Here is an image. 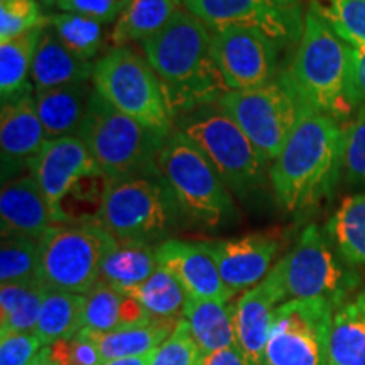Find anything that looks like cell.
Returning a JSON list of instances; mask_svg holds the SVG:
<instances>
[{
    "label": "cell",
    "instance_id": "cell-1",
    "mask_svg": "<svg viewBox=\"0 0 365 365\" xmlns=\"http://www.w3.org/2000/svg\"><path fill=\"white\" fill-rule=\"evenodd\" d=\"M140 49L161 81L173 120L230 91L213 56L212 29L185 7Z\"/></svg>",
    "mask_w": 365,
    "mask_h": 365
},
{
    "label": "cell",
    "instance_id": "cell-2",
    "mask_svg": "<svg viewBox=\"0 0 365 365\" xmlns=\"http://www.w3.org/2000/svg\"><path fill=\"white\" fill-rule=\"evenodd\" d=\"M344 171V125L299 105V117L284 148L269 168L276 202L287 212L318 205Z\"/></svg>",
    "mask_w": 365,
    "mask_h": 365
},
{
    "label": "cell",
    "instance_id": "cell-3",
    "mask_svg": "<svg viewBox=\"0 0 365 365\" xmlns=\"http://www.w3.org/2000/svg\"><path fill=\"white\" fill-rule=\"evenodd\" d=\"M279 76L299 105L325 113L341 125L349 124L360 108L350 46L309 7L291 65Z\"/></svg>",
    "mask_w": 365,
    "mask_h": 365
},
{
    "label": "cell",
    "instance_id": "cell-4",
    "mask_svg": "<svg viewBox=\"0 0 365 365\" xmlns=\"http://www.w3.org/2000/svg\"><path fill=\"white\" fill-rule=\"evenodd\" d=\"M182 217L161 173L107 180L97 222L117 240L154 242L168 235Z\"/></svg>",
    "mask_w": 365,
    "mask_h": 365
},
{
    "label": "cell",
    "instance_id": "cell-5",
    "mask_svg": "<svg viewBox=\"0 0 365 365\" xmlns=\"http://www.w3.org/2000/svg\"><path fill=\"white\" fill-rule=\"evenodd\" d=\"M168 135L118 112L97 91L78 132L107 180L159 173V154Z\"/></svg>",
    "mask_w": 365,
    "mask_h": 365
},
{
    "label": "cell",
    "instance_id": "cell-6",
    "mask_svg": "<svg viewBox=\"0 0 365 365\" xmlns=\"http://www.w3.org/2000/svg\"><path fill=\"white\" fill-rule=\"evenodd\" d=\"M173 129L202 150L234 196L245 200L262 190L271 166L218 102L176 117Z\"/></svg>",
    "mask_w": 365,
    "mask_h": 365
},
{
    "label": "cell",
    "instance_id": "cell-7",
    "mask_svg": "<svg viewBox=\"0 0 365 365\" xmlns=\"http://www.w3.org/2000/svg\"><path fill=\"white\" fill-rule=\"evenodd\" d=\"M158 166L181 213L190 220L208 228L235 220L234 193L202 150L178 129L166 137Z\"/></svg>",
    "mask_w": 365,
    "mask_h": 365
},
{
    "label": "cell",
    "instance_id": "cell-8",
    "mask_svg": "<svg viewBox=\"0 0 365 365\" xmlns=\"http://www.w3.org/2000/svg\"><path fill=\"white\" fill-rule=\"evenodd\" d=\"M91 83L105 102L140 124L166 135L175 127L156 71L132 46L112 48L98 58Z\"/></svg>",
    "mask_w": 365,
    "mask_h": 365
},
{
    "label": "cell",
    "instance_id": "cell-9",
    "mask_svg": "<svg viewBox=\"0 0 365 365\" xmlns=\"http://www.w3.org/2000/svg\"><path fill=\"white\" fill-rule=\"evenodd\" d=\"M115 244V237L98 222L54 225L41 239L39 281L48 289L90 293Z\"/></svg>",
    "mask_w": 365,
    "mask_h": 365
},
{
    "label": "cell",
    "instance_id": "cell-10",
    "mask_svg": "<svg viewBox=\"0 0 365 365\" xmlns=\"http://www.w3.org/2000/svg\"><path fill=\"white\" fill-rule=\"evenodd\" d=\"M286 301L323 298L339 304L359 289L362 277L336 252L330 237L317 225L301 232L294 247L274 264Z\"/></svg>",
    "mask_w": 365,
    "mask_h": 365
},
{
    "label": "cell",
    "instance_id": "cell-11",
    "mask_svg": "<svg viewBox=\"0 0 365 365\" xmlns=\"http://www.w3.org/2000/svg\"><path fill=\"white\" fill-rule=\"evenodd\" d=\"M269 166L276 161L299 117V103L281 76L250 90H230L218 100Z\"/></svg>",
    "mask_w": 365,
    "mask_h": 365
},
{
    "label": "cell",
    "instance_id": "cell-12",
    "mask_svg": "<svg viewBox=\"0 0 365 365\" xmlns=\"http://www.w3.org/2000/svg\"><path fill=\"white\" fill-rule=\"evenodd\" d=\"M335 304L323 298L289 299L274 314L262 365H327Z\"/></svg>",
    "mask_w": 365,
    "mask_h": 365
},
{
    "label": "cell",
    "instance_id": "cell-13",
    "mask_svg": "<svg viewBox=\"0 0 365 365\" xmlns=\"http://www.w3.org/2000/svg\"><path fill=\"white\" fill-rule=\"evenodd\" d=\"M181 7L210 29H252L281 48L299 43L307 16L301 0H181Z\"/></svg>",
    "mask_w": 365,
    "mask_h": 365
},
{
    "label": "cell",
    "instance_id": "cell-14",
    "mask_svg": "<svg viewBox=\"0 0 365 365\" xmlns=\"http://www.w3.org/2000/svg\"><path fill=\"white\" fill-rule=\"evenodd\" d=\"M279 44L252 29H212V49L230 90H250L276 78Z\"/></svg>",
    "mask_w": 365,
    "mask_h": 365
},
{
    "label": "cell",
    "instance_id": "cell-15",
    "mask_svg": "<svg viewBox=\"0 0 365 365\" xmlns=\"http://www.w3.org/2000/svg\"><path fill=\"white\" fill-rule=\"evenodd\" d=\"M98 173V164L78 135L49 139L31 166L58 225L63 223L61 203L81 181Z\"/></svg>",
    "mask_w": 365,
    "mask_h": 365
},
{
    "label": "cell",
    "instance_id": "cell-16",
    "mask_svg": "<svg viewBox=\"0 0 365 365\" xmlns=\"http://www.w3.org/2000/svg\"><path fill=\"white\" fill-rule=\"evenodd\" d=\"M202 244L215 261L223 282L237 294L266 279L279 250V237L254 232L234 239L202 240Z\"/></svg>",
    "mask_w": 365,
    "mask_h": 365
},
{
    "label": "cell",
    "instance_id": "cell-17",
    "mask_svg": "<svg viewBox=\"0 0 365 365\" xmlns=\"http://www.w3.org/2000/svg\"><path fill=\"white\" fill-rule=\"evenodd\" d=\"M44 125L36 110L34 90L2 103L0 112V156L2 185L29 175L34 159L48 143Z\"/></svg>",
    "mask_w": 365,
    "mask_h": 365
},
{
    "label": "cell",
    "instance_id": "cell-18",
    "mask_svg": "<svg viewBox=\"0 0 365 365\" xmlns=\"http://www.w3.org/2000/svg\"><path fill=\"white\" fill-rule=\"evenodd\" d=\"M282 303L286 296L272 267L266 279L242 293L234 304L237 345L249 365H262L274 314Z\"/></svg>",
    "mask_w": 365,
    "mask_h": 365
},
{
    "label": "cell",
    "instance_id": "cell-19",
    "mask_svg": "<svg viewBox=\"0 0 365 365\" xmlns=\"http://www.w3.org/2000/svg\"><path fill=\"white\" fill-rule=\"evenodd\" d=\"M158 264L185 287L190 299L230 301L234 293L223 282L213 257L202 242L168 239L156 247Z\"/></svg>",
    "mask_w": 365,
    "mask_h": 365
},
{
    "label": "cell",
    "instance_id": "cell-20",
    "mask_svg": "<svg viewBox=\"0 0 365 365\" xmlns=\"http://www.w3.org/2000/svg\"><path fill=\"white\" fill-rule=\"evenodd\" d=\"M0 225L2 237H26L34 240H41L58 225L51 205L31 173L2 185Z\"/></svg>",
    "mask_w": 365,
    "mask_h": 365
},
{
    "label": "cell",
    "instance_id": "cell-21",
    "mask_svg": "<svg viewBox=\"0 0 365 365\" xmlns=\"http://www.w3.org/2000/svg\"><path fill=\"white\" fill-rule=\"evenodd\" d=\"M93 93L91 81L34 91L36 110L48 139L78 135Z\"/></svg>",
    "mask_w": 365,
    "mask_h": 365
},
{
    "label": "cell",
    "instance_id": "cell-22",
    "mask_svg": "<svg viewBox=\"0 0 365 365\" xmlns=\"http://www.w3.org/2000/svg\"><path fill=\"white\" fill-rule=\"evenodd\" d=\"M95 63L83 61L68 51L66 46L58 39L51 26H46L41 34L36 51L31 83L34 91H44L73 83L91 81Z\"/></svg>",
    "mask_w": 365,
    "mask_h": 365
},
{
    "label": "cell",
    "instance_id": "cell-23",
    "mask_svg": "<svg viewBox=\"0 0 365 365\" xmlns=\"http://www.w3.org/2000/svg\"><path fill=\"white\" fill-rule=\"evenodd\" d=\"M149 322H153V318L134 296L122 293L105 282L98 281L93 289L85 294L81 319V328L85 330L108 333L145 325Z\"/></svg>",
    "mask_w": 365,
    "mask_h": 365
},
{
    "label": "cell",
    "instance_id": "cell-24",
    "mask_svg": "<svg viewBox=\"0 0 365 365\" xmlns=\"http://www.w3.org/2000/svg\"><path fill=\"white\" fill-rule=\"evenodd\" d=\"M327 365H365V286L333 309Z\"/></svg>",
    "mask_w": 365,
    "mask_h": 365
},
{
    "label": "cell",
    "instance_id": "cell-25",
    "mask_svg": "<svg viewBox=\"0 0 365 365\" xmlns=\"http://www.w3.org/2000/svg\"><path fill=\"white\" fill-rule=\"evenodd\" d=\"M182 319L188 323L190 333L200 354L217 352L223 349H237L234 323V304L230 301L188 299Z\"/></svg>",
    "mask_w": 365,
    "mask_h": 365
},
{
    "label": "cell",
    "instance_id": "cell-26",
    "mask_svg": "<svg viewBox=\"0 0 365 365\" xmlns=\"http://www.w3.org/2000/svg\"><path fill=\"white\" fill-rule=\"evenodd\" d=\"M158 245L137 240H117L105 257L100 282L129 294L132 289L148 281L159 267Z\"/></svg>",
    "mask_w": 365,
    "mask_h": 365
},
{
    "label": "cell",
    "instance_id": "cell-27",
    "mask_svg": "<svg viewBox=\"0 0 365 365\" xmlns=\"http://www.w3.org/2000/svg\"><path fill=\"white\" fill-rule=\"evenodd\" d=\"M180 7L178 0H125L108 36L112 48L145 43L171 21Z\"/></svg>",
    "mask_w": 365,
    "mask_h": 365
},
{
    "label": "cell",
    "instance_id": "cell-28",
    "mask_svg": "<svg viewBox=\"0 0 365 365\" xmlns=\"http://www.w3.org/2000/svg\"><path fill=\"white\" fill-rule=\"evenodd\" d=\"M176 323L153 319V322L145 323V325L130 327L124 328V330H115L108 333L88 331L85 328L83 330L93 339L100 350V355H102V360L107 362V360L143 357V355L153 354L171 335Z\"/></svg>",
    "mask_w": 365,
    "mask_h": 365
},
{
    "label": "cell",
    "instance_id": "cell-29",
    "mask_svg": "<svg viewBox=\"0 0 365 365\" xmlns=\"http://www.w3.org/2000/svg\"><path fill=\"white\" fill-rule=\"evenodd\" d=\"M325 232L346 264L365 269V191L340 203Z\"/></svg>",
    "mask_w": 365,
    "mask_h": 365
},
{
    "label": "cell",
    "instance_id": "cell-30",
    "mask_svg": "<svg viewBox=\"0 0 365 365\" xmlns=\"http://www.w3.org/2000/svg\"><path fill=\"white\" fill-rule=\"evenodd\" d=\"M44 27L0 43V97L2 103L34 90L31 73Z\"/></svg>",
    "mask_w": 365,
    "mask_h": 365
},
{
    "label": "cell",
    "instance_id": "cell-31",
    "mask_svg": "<svg viewBox=\"0 0 365 365\" xmlns=\"http://www.w3.org/2000/svg\"><path fill=\"white\" fill-rule=\"evenodd\" d=\"M83 307L85 294L48 289L33 333L43 346L51 345L65 336L75 335L81 330Z\"/></svg>",
    "mask_w": 365,
    "mask_h": 365
},
{
    "label": "cell",
    "instance_id": "cell-32",
    "mask_svg": "<svg viewBox=\"0 0 365 365\" xmlns=\"http://www.w3.org/2000/svg\"><path fill=\"white\" fill-rule=\"evenodd\" d=\"M46 291L41 281L0 286V335L34 331Z\"/></svg>",
    "mask_w": 365,
    "mask_h": 365
},
{
    "label": "cell",
    "instance_id": "cell-33",
    "mask_svg": "<svg viewBox=\"0 0 365 365\" xmlns=\"http://www.w3.org/2000/svg\"><path fill=\"white\" fill-rule=\"evenodd\" d=\"M130 296L143 304L153 319L176 323L182 317L188 294L171 272L159 266L153 276L143 284L132 289Z\"/></svg>",
    "mask_w": 365,
    "mask_h": 365
},
{
    "label": "cell",
    "instance_id": "cell-34",
    "mask_svg": "<svg viewBox=\"0 0 365 365\" xmlns=\"http://www.w3.org/2000/svg\"><path fill=\"white\" fill-rule=\"evenodd\" d=\"M49 26L68 51L83 61H91L102 49L105 41V24L78 16V14L59 12L49 17Z\"/></svg>",
    "mask_w": 365,
    "mask_h": 365
},
{
    "label": "cell",
    "instance_id": "cell-35",
    "mask_svg": "<svg viewBox=\"0 0 365 365\" xmlns=\"http://www.w3.org/2000/svg\"><path fill=\"white\" fill-rule=\"evenodd\" d=\"M41 240L2 237L0 242V284L39 281Z\"/></svg>",
    "mask_w": 365,
    "mask_h": 365
},
{
    "label": "cell",
    "instance_id": "cell-36",
    "mask_svg": "<svg viewBox=\"0 0 365 365\" xmlns=\"http://www.w3.org/2000/svg\"><path fill=\"white\" fill-rule=\"evenodd\" d=\"M309 9L349 46L365 44V0H309Z\"/></svg>",
    "mask_w": 365,
    "mask_h": 365
},
{
    "label": "cell",
    "instance_id": "cell-37",
    "mask_svg": "<svg viewBox=\"0 0 365 365\" xmlns=\"http://www.w3.org/2000/svg\"><path fill=\"white\" fill-rule=\"evenodd\" d=\"M48 24L38 0H0V43Z\"/></svg>",
    "mask_w": 365,
    "mask_h": 365
},
{
    "label": "cell",
    "instance_id": "cell-38",
    "mask_svg": "<svg viewBox=\"0 0 365 365\" xmlns=\"http://www.w3.org/2000/svg\"><path fill=\"white\" fill-rule=\"evenodd\" d=\"M344 173L350 182L365 186V103L344 125Z\"/></svg>",
    "mask_w": 365,
    "mask_h": 365
},
{
    "label": "cell",
    "instance_id": "cell-39",
    "mask_svg": "<svg viewBox=\"0 0 365 365\" xmlns=\"http://www.w3.org/2000/svg\"><path fill=\"white\" fill-rule=\"evenodd\" d=\"M46 354L56 365H102V355L97 344L83 328L75 335L59 339L44 346Z\"/></svg>",
    "mask_w": 365,
    "mask_h": 365
},
{
    "label": "cell",
    "instance_id": "cell-40",
    "mask_svg": "<svg viewBox=\"0 0 365 365\" xmlns=\"http://www.w3.org/2000/svg\"><path fill=\"white\" fill-rule=\"evenodd\" d=\"M200 349L191 336L188 323L180 318L175 330L153 355L150 365H196Z\"/></svg>",
    "mask_w": 365,
    "mask_h": 365
},
{
    "label": "cell",
    "instance_id": "cell-41",
    "mask_svg": "<svg viewBox=\"0 0 365 365\" xmlns=\"http://www.w3.org/2000/svg\"><path fill=\"white\" fill-rule=\"evenodd\" d=\"M44 346L33 331L0 335V365H31Z\"/></svg>",
    "mask_w": 365,
    "mask_h": 365
},
{
    "label": "cell",
    "instance_id": "cell-42",
    "mask_svg": "<svg viewBox=\"0 0 365 365\" xmlns=\"http://www.w3.org/2000/svg\"><path fill=\"white\" fill-rule=\"evenodd\" d=\"M125 0H58L56 7L61 12L78 14L102 24H112L120 16Z\"/></svg>",
    "mask_w": 365,
    "mask_h": 365
},
{
    "label": "cell",
    "instance_id": "cell-43",
    "mask_svg": "<svg viewBox=\"0 0 365 365\" xmlns=\"http://www.w3.org/2000/svg\"><path fill=\"white\" fill-rule=\"evenodd\" d=\"M350 59H352V78L355 93L360 105L365 103V44L350 46Z\"/></svg>",
    "mask_w": 365,
    "mask_h": 365
},
{
    "label": "cell",
    "instance_id": "cell-44",
    "mask_svg": "<svg viewBox=\"0 0 365 365\" xmlns=\"http://www.w3.org/2000/svg\"><path fill=\"white\" fill-rule=\"evenodd\" d=\"M196 365H249L237 349H223L217 352L200 354Z\"/></svg>",
    "mask_w": 365,
    "mask_h": 365
},
{
    "label": "cell",
    "instance_id": "cell-45",
    "mask_svg": "<svg viewBox=\"0 0 365 365\" xmlns=\"http://www.w3.org/2000/svg\"><path fill=\"white\" fill-rule=\"evenodd\" d=\"M156 352V350H154ZM153 354L143 355V357H125V359H115V360H107L102 365H150L153 360Z\"/></svg>",
    "mask_w": 365,
    "mask_h": 365
},
{
    "label": "cell",
    "instance_id": "cell-46",
    "mask_svg": "<svg viewBox=\"0 0 365 365\" xmlns=\"http://www.w3.org/2000/svg\"><path fill=\"white\" fill-rule=\"evenodd\" d=\"M31 365H56L53 362L51 359H49V355L46 354V350L43 349L41 352L38 354V357H36L33 362H31Z\"/></svg>",
    "mask_w": 365,
    "mask_h": 365
},
{
    "label": "cell",
    "instance_id": "cell-47",
    "mask_svg": "<svg viewBox=\"0 0 365 365\" xmlns=\"http://www.w3.org/2000/svg\"><path fill=\"white\" fill-rule=\"evenodd\" d=\"M41 2L46 4V6H53V4H54V6H56L58 0H41Z\"/></svg>",
    "mask_w": 365,
    "mask_h": 365
},
{
    "label": "cell",
    "instance_id": "cell-48",
    "mask_svg": "<svg viewBox=\"0 0 365 365\" xmlns=\"http://www.w3.org/2000/svg\"><path fill=\"white\" fill-rule=\"evenodd\" d=\"M178 2H180V4H181V0H178Z\"/></svg>",
    "mask_w": 365,
    "mask_h": 365
}]
</instances>
